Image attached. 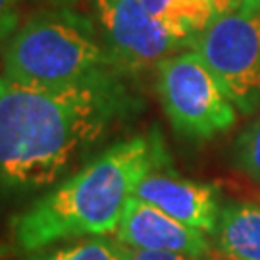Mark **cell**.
I'll use <instances>...</instances> for the list:
<instances>
[{"label": "cell", "mask_w": 260, "mask_h": 260, "mask_svg": "<svg viewBox=\"0 0 260 260\" xmlns=\"http://www.w3.org/2000/svg\"><path fill=\"white\" fill-rule=\"evenodd\" d=\"M0 68L6 79L31 87H70L123 74L94 21L75 8H41L19 23L2 48Z\"/></svg>", "instance_id": "3957f363"}, {"label": "cell", "mask_w": 260, "mask_h": 260, "mask_svg": "<svg viewBox=\"0 0 260 260\" xmlns=\"http://www.w3.org/2000/svg\"><path fill=\"white\" fill-rule=\"evenodd\" d=\"M123 77L31 87L0 75V205L54 187L135 114L139 101Z\"/></svg>", "instance_id": "6da1fadb"}, {"label": "cell", "mask_w": 260, "mask_h": 260, "mask_svg": "<svg viewBox=\"0 0 260 260\" xmlns=\"http://www.w3.org/2000/svg\"><path fill=\"white\" fill-rule=\"evenodd\" d=\"M114 237L139 251L177 252L201 260H208L210 254V235L185 225L135 195L127 201Z\"/></svg>", "instance_id": "52a82bcc"}, {"label": "cell", "mask_w": 260, "mask_h": 260, "mask_svg": "<svg viewBox=\"0 0 260 260\" xmlns=\"http://www.w3.org/2000/svg\"><path fill=\"white\" fill-rule=\"evenodd\" d=\"M23 260H125V245L116 237H83L27 252Z\"/></svg>", "instance_id": "8fae6325"}, {"label": "cell", "mask_w": 260, "mask_h": 260, "mask_svg": "<svg viewBox=\"0 0 260 260\" xmlns=\"http://www.w3.org/2000/svg\"><path fill=\"white\" fill-rule=\"evenodd\" d=\"M19 25V0H0V54Z\"/></svg>", "instance_id": "4fadbf2b"}, {"label": "cell", "mask_w": 260, "mask_h": 260, "mask_svg": "<svg viewBox=\"0 0 260 260\" xmlns=\"http://www.w3.org/2000/svg\"><path fill=\"white\" fill-rule=\"evenodd\" d=\"M156 93L172 127L187 139H214L237 120L235 104L193 48L158 62Z\"/></svg>", "instance_id": "277c9868"}, {"label": "cell", "mask_w": 260, "mask_h": 260, "mask_svg": "<svg viewBox=\"0 0 260 260\" xmlns=\"http://www.w3.org/2000/svg\"><path fill=\"white\" fill-rule=\"evenodd\" d=\"M208 260H260V205L228 201L210 235Z\"/></svg>", "instance_id": "9c48e42d"}, {"label": "cell", "mask_w": 260, "mask_h": 260, "mask_svg": "<svg viewBox=\"0 0 260 260\" xmlns=\"http://www.w3.org/2000/svg\"><path fill=\"white\" fill-rule=\"evenodd\" d=\"M235 108H260V0H239L193 41Z\"/></svg>", "instance_id": "5b68a950"}, {"label": "cell", "mask_w": 260, "mask_h": 260, "mask_svg": "<svg viewBox=\"0 0 260 260\" xmlns=\"http://www.w3.org/2000/svg\"><path fill=\"white\" fill-rule=\"evenodd\" d=\"M164 166L156 135H135L96 154L10 222L12 243L35 252L58 243L116 233L141 179Z\"/></svg>", "instance_id": "7a4b0ae2"}, {"label": "cell", "mask_w": 260, "mask_h": 260, "mask_svg": "<svg viewBox=\"0 0 260 260\" xmlns=\"http://www.w3.org/2000/svg\"><path fill=\"white\" fill-rule=\"evenodd\" d=\"M125 260H201V258H193V256H187V254H177V252L139 251V249L125 247Z\"/></svg>", "instance_id": "5bb4252c"}, {"label": "cell", "mask_w": 260, "mask_h": 260, "mask_svg": "<svg viewBox=\"0 0 260 260\" xmlns=\"http://www.w3.org/2000/svg\"><path fill=\"white\" fill-rule=\"evenodd\" d=\"M27 2H33L43 8H75V4L81 0H27Z\"/></svg>", "instance_id": "9a60e30c"}, {"label": "cell", "mask_w": 260, "mask_h": 260, "mask_svg": "<svg viewBox=\"0 0 260 260\" xmlns=\"http://www.w3.org/2000/svg\"><path fill=\"white\" fill-rule=\"evenodd\" d=\"M162 168L141 179L135 197L154 205L185 225L212 235L223 205L220 187L176 176Z\"/></svg>", "instance_id": "ba28073f"}, {"label": "cell", "mask_w": 260, "mask_h": 260, "mask_svg": "<svg viewBox=\"0 0 260 260\" xmlns=\"http://www.w3.org/2000/svg\"><path fill=\"white\" fill-rule=\"evenodd\" d=\"M145 8L174 33L176 37L193 41L214 19L235 6L239 0H141Z\"/></svg>", "instance_id": "30bf717a"}, {"label": "cell", "mask_w": 260, "mask_h": 260, "mask_svg": "<svg viewBox=\"0 0 260 260\" xmlns=\"http://www.w3.org/2000/svg\"><path fill=\"white\" fill-rule=\"evenodd\" d=\"M93 12L108 52L127 75L191 48L189 41L170 33L141 0H93Z\"/></svg>", "instance_id": "8992f818"}, {"label": "cell", "mask_w": 260, "mask_h": 260, "mask_svg": "<svg viewBox=\"0 0 260 260\" xmlns=\"http://www.w3.org/2000/svg\"><path fill=\"white\" fill-rule=\"evenodd\" d=\"M232 156L235 168L260 185V116L233 141Z\"/></svg>", "instance_id": "7c38bea8"}]
</instances>
